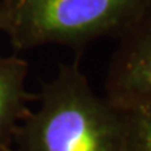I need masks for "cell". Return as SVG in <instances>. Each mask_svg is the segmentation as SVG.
<instances>
[{
  "label": "cell",
  "mask_w": 151,
  "mask_h": 151,
  "mask_svg": "<svg viewBox=\"0 0 151 151\" xmlns=\"http://www.w3.org/2000/svg\"><path fill=\"white\" fill-rule=\"evenodd\" d=\"M39 108L17 127V151H123L124 109L92 91L78 59L43 86Z\"/></svg>",
  "instance_id": "obj_1"
},
{
  "label": "cell",
  "mask_w": 151,
  "mask_h": 151,
  "mask_svg": "<svg viewBox=\"0 0 151 151\" xmlns=\"http://www.w3.org/2000/svg\"><path fill=\"white\" fill-rule=\"evenodd\" d=\"M6 6V4H4ZM151 0H14L4 32L18 50L56 43L77 50L102 37H120Z\"/></svg>",
  "instance_id": "obj_2"
},
{
  "label": "cell",
  "mask_w": 151,
  "mask_h": 151,
  "mask_svg": "<svg viewBox=\"0 0 151 151\" xmlns=\"http://www.w3.org/2000/svg\"><path fill=\"white\" fill-rule=\"evenodd\" d=\"M104 88V97L120 109L151 104V6L120 35Z\"/></svg>",
  "instance_id": "obj_3"
},
{
  "label": "cell",
  "mask_w": 151,
  "mask_h": 151,
  "mask_svg": "<svg viewBox=\"0 0 151 151\" xmlns=\"http://www.w3.org/2000/svg\"><path fill=\"white\" fill-rule=\"evenodd\" d=\"M28 63L17 56L0 58V147L11 146L17 127L31 109L35 95L27 91Z\"/></svg>",
  "instance_id": "obj_4"
},
{
  "label": "cell",
  "mask_w": 151,
  "mask_h": 151,
  "mask_svg": "<svg viewBox=\"0 0 151 151\" xmlns=\"http://www.w3.org/2000/svg\"><path fill=\"white\" fill-rule=\"evenodd\" d=\"M123 151H151V104L124 109Z\"/></svg>",
  "instance_id": "obj_5"
},
{
  "label": "cell",
  "mask_w": 151,
  "mask_h": 151,
  "mask_svg": "<svg viewBox=\"0 0 151 151\" xmlns=\"http://www.w3.org/2000/svg\"><path fill=\"white\" fill-rule=\"evenodd\" d=\"M7 21H9V11H7V7L4 6V3L0 0V29L1 31H6Z\"/></svg>",
  "instance_id": "obj_6"
},
{
  "label": "cell",
  "mask_w": 151,
  "mask_h": 151,
  "mask_svg": "<svg viewBox=\"0 0 151 151\" xmlns=\"http://www.w3.org/2000/svg\"><path fill=\"white\" fill-rule=\"evenodd\" d=\"M0 151H17L16 148H11V146H1Z\"/></svg>",
  "instance_id": "obj_7"
},
{
  "label": "cell",
  "mask_w": 151,
  "mask_h": 151,
  "mask_svg": "<svg viewBox=\"0 0 151 151\" xmlns=\"http://www.w3.org/2000/svg\"><path fill=\"white\" fill-rule=\"evenodd\" d=\"M1 1H3V3H4V4L7 6V4H10V3H13L14 0H1Z\"/></svg>",
  "instance_id": "obj_8"
}]
</instances>
